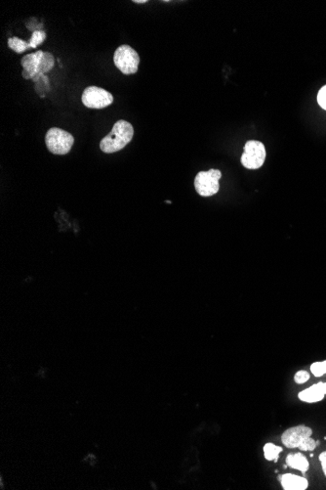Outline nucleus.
Returning <instances> with one entry per match:
<instances>
[{"instance_id":"obj_2","label":"nucleus","mask_w":326,"mask_h":490,"mask_svg":"<svg viewBox=\"0 0 326 490\" xmlns=\"http://www.w3.org/2000/svg\"><path fill=\"white\" fill-rule=\"evenodd\" d=\"M74 143V138L59 127L50 128L45 136V144L52 154L66 155L71 149Z\"/></svg>"},{"instance_id":"obj_4","label":"nucleus","mask_w":326,"mask_h":490,"mask_svg":"<svg viewBox=\"0 0 326 490\" xmlns=\"http://www.w3.org/2000/svg\"><path fill=\"white\" fill-rule=\"evenodd\" d=\"M221 177L222 172L214 168L198 172L194 179L195 190L202 197H211L217 194L220 189L219 180Z\"/></svg>"},{"instance_id":"obj_9","label":"nucleus","mask_w":326,"mask_h":490,"mask_svg":"<svg viewBox=\"0 0 326 490\" xmlns=\"http://www.w3.org/2000/svg\"><path fill=\"white\" fill-rule=\"evenodd\" d=\"M282 487L286 490H305L308 488L307 478L292 474H286L280 477Z\"/></svg>"},{"instance_id":"obj_16","label":"nucleus","mask_w":326,"mask_h":490,"mask_svg":"<svg viewBox=\"0 0 326 490\" xmlns=\"http://www.w3.org/2000/svg\"><path fill=\"white\" fill-rule=\"evenodd\" d=\"M316 445H317V442L310 436L303 441V443L300 445L299 449L303 451H313L315 449Z\"/></svg>"},{"instance_id":"obj_8","label":"nucleus","mask_w":326,"mask_h":490,"mask_svg":"<svg viewBox=\"0 0 326 490\" xmlns=\"http://www.w3.org/2000/svg\"><path fill=\"white\" fill-rule=\"evenodd\" d=\"M44 52L37 50L36 52L26 55L22 58L21 65L23 66L22 76L26 80H33L40 74V65Z\"/></svg>"},{"instance_id":"obj_7","label":"nucleus","mask_w":326,"mask_h":490,"mask_svg":"<svg viewBox=\"0 0 326 490\" xmlns=\"http://www.w3.org/2000/svg\"><path fill=\"white\" fill-rule=\"evenodd\" d=\"M313 430L306 426H297L286 430L281 436V441L288 448H299L303 441L312 436Z\"/></svg>"},{"instance_id":"obj_15","label":"nucleus","mask_w":326,"mask_h":490,"mask_svg":"<svg viewBox=\"0 0 326 490\" xmlns=\"http://www.w3.org/2000/svg\"><path fill=\"white\" fill-rule=\"evenodd\" d=\"M46 40V33L42 30H35L28 41L30 48H36Z\"/></svg>"},{"instance_id":"obj_23","label":"nucleus","mask_w":326,"mask_h":490,"mask_svg":"<svg viewBox=\"0 0 326 490\" xmlns=\"http://www.w3.org/2000/svg\"><path fill=\"white\" fill-rule=\"evenodd\" d=\"M322 363H323V366H324V369H325V374H326V360L325 361H323Z\"/></svg>"},{"instance_id":"obj_18","label":"nucleus","mask_w":326,"mask_h":490,"mask_svg":"<svg viewBox=\"0 0 326 490\" xmlns=\"http://www.w3.org/2000/svg\"><path fill=\"white\" fill-rule=\"evenodd\" d=\"M310 379V374L307 371H298L295 376H294V381L297 383H304L306 381H309Z\"/></svg>"},{"instance_id":"obj_20","label":"nucleus","mask_w":326,"mask_h":490,"mask_svg":"<svg viewBox=\"0 0 326 490\" xmlns=\"http://www.w3.org/2000/svg\"><path fill=\"white\" fill-rule=\"evenodd\" d=\"M319 461H320V463H321V467H322V470H323L324 476L326 477V451L325 452H322V453L319 455Z\"/></svg>"},{"instance_id":"obj_22","label":"nucleus","mask_w":326,"mask_h":490,"mask_svg":"<svg viewBox=\"0 0 326 490\" xmlns=\"http://www.w3.org/2000/svg\"><path fill=\"white\" fill-rule=\"evenodd\" d=\"M134 3H137V4H144V3H147L148 1L147 0H133Z\"/></svg>"},{"instance_id":"obj_6","label":"nucleus","mask_w":326,"mask_h":490,"mask_svg":"<svg viewBox=\"0 0 326 490\" xmlns=\"http://www.w3.org/2000/svg\"><path fill=\"white\" fill-rule=\"evenodd\" d=\"M82 99L83 105L90 109H104L113 102V96L109 91L97 86L86 87Z\"/></svg>"},{"instance_id":"obj_11","label":"nucleus","mask_w":326,"mask_h":490,"mask_svg":"<svg viewBox=\"0 0 326 490\" xmlns=\"http://www.w3.org/2000/svg\"><path fill=\"white\" fill-rule=\"evenodd\" d=\"M286 462L287 465L295 470H298L300 472L306 473L309 470V461L307 458L301 454V453H295V454H289L286 457Z\"/></svg>"},{"instance_id":"obj_17","label":"nucleus","mask_w":326,"mask_h":490,"mask_svg":"<svg viewBox=\"0 0 326 490\" xmlns=\"http://www.w3.org/2000/svg\"><path fill=\"white\" fill-rule=\"evenodd\" d=\"M311 371L315 377H321L325 374V369L322 362H314L311 366Z\"/></svg>"},{"instance_id":"obj_13","label":"nucleus","mask_w":326,"mask_h":490,"mask_svg":"<svg viewBox=\"0 0 326 490\" xmlns=\"http://www.w3.org/2000/svg\"><path fill=\"white\" fill-rule=\"evenodd\" d=\"M282 452V448L280 446H276L273 443H267L264 446V454L265 458L269 461L276 462L278 459L279 453Z\"/></svg>"},{"instance_id":"obj_14","label":"nucleus","mask_w":326,"mask_h":490,"mask_svg":"<svg viewBox=\"0 0 326 490\" xmlns=\"http://www.w3.org/2000/svg\"><path fill=\"white\" fill-rule=\"evenodd\" d=\"M54 56L49 52H44L40 65V74H45L51 71L54 67Z\"/></svg>"},{"instance_id":"obj_21","label":"nucleus","mask_w":326,"mask_h":490,"mask_svg":"<svg viewBox=\"0 0 326 490\" xmlns=\"http://www.w3.org/2000/svg\"><path fill=\"white\" fill-rule=\"evenodd\" d=\"M318 386L320 387V389L323 392V394L326 395V382H318Z\"/></svg>"},{"instance_id":"obj_19","label":"nucleus","mask_w":326,"mask_h":490,"mask_svg":"<svg viewBox=\"0 0 326 490\" xmlns=\"http://www.w3.org/2000/svg\"><path fill=\"white\" fill-rule=\"evenodd\" d=\"M317 102L322 109L326 110V85L319 90L317 94Z\"/></svg>"},{"instance_id":"obj_10","label":"nucleus","mask_w":326,"mask_h":490,"mask_svg":"<svg viewBox=\"0 0 326 490\" xmlns=\"http://www.w3.org/2000/svg\"><path fill=\"white\" fill-rule=\"evenodd\" d=\"M324 395H325L321 391L318 383H315V384L312 386L311 388L301 392L299 394V398L304 402L313 403V402H318V401L322 400Z\"/></svg>"},{"instance_id":"obj_12","label":"nucleus","mask_w":326,"mask_h":490,"mask_svg":"<svg viewBox=\"0 0 326 490\" xmlns=\"http://www.w3.org/2000/svg\"><path fill=\"white\" fill-rule=\"evenodd\" d=\"M8 46L13 50L14 52L16 53H19V54H22L24 53L25 51H27L28 48H30V45L28 43V41H22L21 39L19 38H10L8 40Z\"/></svg>"},{"instance_id":"obj_3","label":"nucleus","mask_w":326,"mask_h":490,"mask_svg":"<svg viewBox=\"0 0 326 490\" xmlns=\"http://www.w3.org/2000/svg\"><path fill=\"white\" fill-rule=\"evenodd\" d=\"M113 62L115 67L124 75H134L139 68L140 57L130 45L123 44L115 50Z\"/></svg>"},{"instance_id":"obj_1","label":"nucleus","mask_w":326,"mask_h":490,"mask_svg":"<svg viewBox=\"0 0 326 490\" xmlns=\"http://www.w3.org/2000/svg\"><path fill=\"white\" fill-rule=\"evenodd\" d=\"M134 135V128L132 124L124 120H119L114 123L111 131L104 137L100 142V149L106 154H111L123 148L131 142Z\"/></svg>"},{"instance_id":"obj_5","label":"nucleus","mask_w":326,"mask_h":490,"mask_svg":"<svg viewBox=\"0 0 326 490\" xmlns=\"http://www.w3.org/2000/svg\"><path fill=\"white\" fill-rule=\"evenodd\" d=\"M266 160V148L260 141L250 140L246 142L241 163L247 169H258Z\"/></svg>"}]
</instances>
